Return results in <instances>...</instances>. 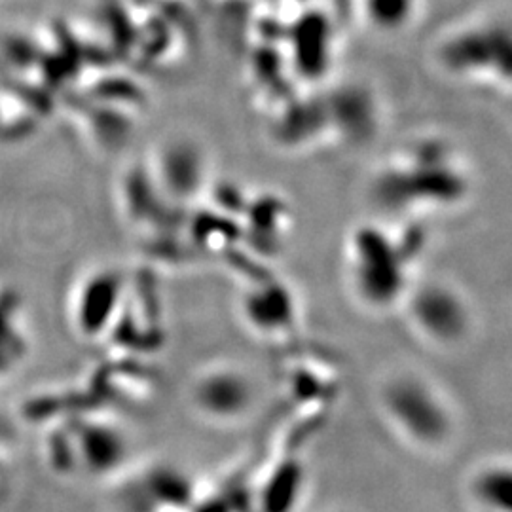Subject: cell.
Masks as SVG:
<instances>
[{
    "mask_svg": "<svg viewBox=\"0 0 512 512\" xmlns=\"http://www.w3.org/2000/svg\"><path fill=\"white\" fill-rule=\"evenodd\" d=\"M471 501L482 512H511V465L492 461L478 467L469 482Z\"/></svg>",
    "mask_w": 512,
    "mask_h": 512,
    "instance_id": "cell-4",
    "label": "cell"
},
{
    "mask_svg": "<svg viewBox=\"0 0 512 512\" xmlns=\"http://www.w3.org/2000/svg\"><path fill=\"white\" fill-rule=\"evenodd\" d=\"M249 387L232 374H215L207 376L196 389V401L207 416L228 420L238 418L243 410L251 404Z\"/></svg>",
    "mask_w": 512,
    "mask_h": 512,
    "instance_id": "cell-3",
    "label": "cell"
},
{
    "mask_svg": "<svg viewBox=\"0 0 512 512\" xmlns=\"http://www.w3.org/2000/svg\"><path fill=\"white\" fill-rule=\"evenodd\" d=\"M200 488L192 478L173 469V467H156L139 476L135 490H131L129 505L131 512H186Z\"/></svg>",
    "mask_w": 512,
    "mask_h": 512,
    "instance_id": "cell-2",
    "label": "cell"
},
{
    "mask_svg": "<svg viewBox=\"0 0 512 512\" xmlns=\"http://www.w3.org/2000/svg\"><path fill=\"white\" fill-rule=\"evenodd\" d=\"M384 410L412 446L437 452L454 437V421L439 397L416 380H397L384 391Z\"/></svg>",
    "mask_w": 512,
    "mask_h": 512,
    "instance_id": "cell-1",
    "label": "cell"
}]
</instances>
